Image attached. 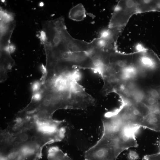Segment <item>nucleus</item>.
Segmentation results:
<instances>
[{
  "instance_id": "nucleus-1",
  "label": "nucleus",
  "mask_w": 160,
  "mask_h": 160,
  "mask_svg": "<svg viewBox=\"0 0 160 160\" xmlns=\"http://www.w3.org/2000/svg\"><path fill=\"white\" fill-rule=\"evenodd\" d=\"M63 139L49 122L17 115L1 130L0 160H39L44 146Z\"/></svg>"
},
{
  "instance_id": "nucleus-2",
  "label": "nucleus",
  "mask_w": 160,
  "mask_h": 160,
  "mask_svg": "<svg viewBox=\"0 0 160 160\" xmlns=\"http://www.w3.org/2000/svg\"><path fill=\"white\" fill-rule=\"evenodd\" d=\"M102 122V135L95 145L85 151L84 160H116L124 150L137 146L135 133L139 127L108 118H103Z\"/></svg>"
},
{
  "instance_id": "nucleus-3",
  "label": "nucleus",
  "mask_w": 160,
  "mask_h": 160,
  "mask_svg": "<svg viewBox=\"0 0 160 160\" xmlns=\"http://www.w3.org/2000/svg\"><path fill=\"white\" fill-rule=\"evenodd\" d=\"M0 55H10L15 49L10 38L16 25L12 13L0 7Z\"/></svg>"
},
{
  "instance_id": "nucleus-4",
  "label": "nucleus",
  "mask_w": 160,
  "mask_h": 160,
  "mask_svg": "<svg viewBox=\"0 0 160 160\" xmlns=\"http://www.w3.org/2000/svg\"><path fill=\"white\" fill-rule=\"evenodd\" d=\"M137 13L136 1H119L114 9L108 28H124L131 16Z\"/></svg>"
},
{
  "instance_id": "nucleus-5",
  "label": "nucleus",
  "mask_w": 160,
  "mask_h": 160,
  "mask_svg": "<svg viewBox=\"0 0 160 160\" xmlns=\"http://www.w3.org/2000/svg\"><path fill=\"white\" fill-rule=\"evenodd\" d=\"M47 157L48 160H72L59 147L55 146H52L48 148Z\"/></svg>"
},
{
  "instance_id": "nucleus-6",
  "label": "nucleus",
  "mask_w": 160,
  "mask_h": 160,
  "mask_svg": "<svg viewBox=\"0 0 160 160\" xmlns=\"http://www.w3.org/2000/svg\"><path fill=\"white\" fill-rule=\"evenodd\" d=\"M69 17L75 21L83 20L86 16V11L83 5L79 3L72 7L69 13Z\"/></svg>"
},
{
  "instance_id": "nucleus-7",
  "label": "nucleus",
  "mask_w": 160,
  "mask_h": 160,
  "mask_svg": "<svg viewBox=\"0 0 160 160\" xmlns=\"http://www.w3.org/2000/svg\"><path fill=\"white\" fill-rule=\"evenodd\" d=\"M142 160H160V151L155 154L146 155Z\"/></svg>"
}]
</instances>
